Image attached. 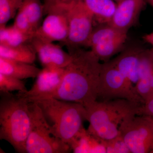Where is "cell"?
<instances>
[{
	"mask_svg": "<svg viewBox=\"0 0 153 153\" xmlns=\"http://www.w3.org/2000/svg\"><path fill=\"white\" fill-rule=\"evenodd\" d=\"M70 54L62 82L50 97L86 107L97 100L102 63L91 50L79 48Z\"/></svg>",
	"mask_w": 153,
	"mask_h": 153,
	"instance_id": "obj_1",
	"label": "cell"
},
{
	"mask_svg": "<svg viewBox=\"0 0 153 153\" xmlns=\"http://www.w3.org/2000/svg\"><path fill=\"white\" fill-rule=\"evenodd\" d=\"M142 105L124 99L96 100L85 107L89 123L87 130L101 140L114 138L120 134L119 128L124 120L137 114Z\"/></svg>",
	"mask_w": 153,
	"mask_h": 153,
	"instance_id": "obj_2",
	"label": "cell"
},
{
	"mask_svg": "<svg viewBox=\"0 0 153 153\" xmlns=\"http://www.w3.org/2000/svg\"><path fill=\"white\" fill-rule=\"evenodd\" d=\"M0 139L10 143L19 153H25L31 129L29 102L11 92H1Z\"/></svg>",
	"mask_w": 153,
	"mask_h": 153,
	"instance_id": "obj_3",
	"label": "cell"
},
{
	"mask_svg": "<svg viewBox=\"0 0 153 153\" xmlns=\"http://www.w3.org/2000/svg\"><path fill=\"white\" fill-rule=\"evenodd\" d=\"M31 102L40 106L53 133L68 145L84 128L83 121L87 120L86 108L80 103L52 97Z\"/></svg>",
	"mask_w": 153,
	"mask_h": 153,
	"instance_id": "obj_4",
	"label": "cell"
},
{
	"mask_svg": "<svg viewBox=\"0 0 153 153\" xmlns=\"http://www.w3.org/2000/svg\"><path fill=\"white\" fill-rule=\"evenodd\" d=\"M31 129L25 146V153H66L71 151L68 144L53 133L52 127L41 108L29 102Z\"/></svg>",
	"mask_w": 153,
	"mask_h": 153,
	"instance_id": "obj_5",
	"label": "cell"
},
{
	"mask_svg": "<svg viewBox=\"0 0 153 153\" xmlns=\"http://www.w3.org/2000/svg\"><path fill=\"white\" fill-rule=\"evenodd\" d=\"M65 9L69 25L68 38L63 44L69 53L87 44L94 25V17L82 0L57 3Z\"/></svg>",
	"mask_w": 153,
	"mask_h": 153,
	"instance_id": "obj_6",
	"label": "cell"
},
{
	"mask_svg": "<svg viewBox=\"0 0 153 153\" xmlns=\"http://www.w3.org/2000/svg\"><path fill=\"white\" fill-rule=\"evenodd\" d=\"M116 99H124L141 105L145 103L135 86L109 60L102 63L97 100Z\"/></svg>",
	"mask_w": 153,
	"mask_h": 153,
	"instance_id": "obj_7",
	"label": "cell"
},
{
	"mask_svg": "<svg viewBox=\"0 0 153 153\" xmlns=\"http://www.w3.org/2000/svg\"><path fill=\"white\" fill-rule=\"evenodd\" d=\"M119 131L131 153H151L153 150V123L151 117L130 115L121 124Z\"/></svg>",
	"mask_w": 153,
	"mask_h": 153,
	"instance_id": "obj_8",
	"label": "cell"
},
{
	"mask_svg": "<svg viewBox=\"0 0 153 153\" xmlns=\"http://www.w3.org/2000/svg\"><path fill=\"white\" fill-rule=\"evenodd\" d=\"M47 16L35 32L34 37L44 42L64 43L68 38L69 25L65 9L59 4L44 6Z\"/></svg>",
	"mask_w": 153,
	"mask_h": 153,
	"instance_id": "obj_9",
	"label": "cell"
},
{
	"mask_svg": "<svg viewBox=\"0 0 153 153\" xmlns=\"http://www.w3.org/2000/svg\"><path fill=\"white\" fill-rule=\"evenodd\" d=\"M66 67H44L39 72L31 89L25 93L19 92L17 95L25 98L29 102L50 97L60 87Z\"/></svg>",
	"mask_w": 153,
	"mask_h": 153,
	"instance_id": "obj_10",
	"label": "cell"
},
{
	"mask_svg": "<svg viewBox=\"0 0 153 153\" xmlns=\"http://www.w3.org/2000/svg\"><path fill=\"white\" fill-rule=\"evenodd\" d=\"M30 44L35 49L43 68H64L72 60V55L53 43L44 42L34 37Z\"/></svg>",
	"mask_w": 153,
	"mask_h": 153,
	"instance_id": "obj_11",
	"label": "cell"
},
{
	"mask_svg": "<svg viewBox=\"0 0 153 153\" xmlns=\"http://www.w3.org/2000/svg\"><path fill=\"white\" fill-rule=\"evenodd\" d=\"M144 0H121L118 2L109 24L127 33L134 25L144 6Z\"/></svg>",
	"mask_w": 153,
	"mask_h": 153,
	"instance_id": "obj_12",
	"label": "cell"
},
{
	"mask_svg": "<svg viewBox=\"0 0 153 153\" xmlns=\"http://www.w3.org/2000/svg\"><path fill=\"white\" fill-rule=\"evenodd\" d=\"M142 49L125 50L111 60L123 75L135 86L140 79V64Z\"/></svg>",
	"mask_w": 153,
	"mask_h": 153,
	"instance_id": "obj_13",
	"label": "cell"
},
{
	"mask_svg": "<svg viewBox=\"0 0 153 153\" xmlns=\"http://www.w3.org/2000/svg\"><path fill=\"white\" fill-rule=\"evenodd\" d=\"M68 145L74 153H106L104 140L84 128Z\"/></svg>",
	"mask_w": 153,
	"mask_h": 153,
	"instance_id": "obj_14",
	"label": "cell"
},
{
	"mask_svg": "<svg viewBox=\"0 0 153 153\" xmlns=\"http://www.w3.org/2000/svg\"><path fill=\"white\" fill-rule=\"evenodd\" d=\"M41 69L30 64L0 57V73L23 79L36 78Z\"/></svg>",
	"mask_w": 153,
	"mask_h": 153,
	"instance_id": "obj_15",
	"label": "cell"
},
{
	"mask_svg": "<svg viewBox=\"0 0 153 153\" xmlns=\"http://www.w3.org/2000/svg\"><path fill=\"white\" fill-rule=\"evenodd\" d=\"M92 13L97 25L109 24L114 16L117 4L113 0H82Z\"/></svg>",
	"mask_w": 153,
	"mask_h": 153,
	"instance_id": "obj_16",
	"label": "cell"
},
{
	"mask_svg": "<svg viewBox=\"0 0 153 153\" xmlns=\"http://www.w3.org/2000/svg\"><path fill=\"white\" fill-rule=\"evenodd\" d=\"M36 55L30 43L13 47L0 44V57L33 64L36 60Z\"/></svg>",
	"mask_w": 153,
	"mask_h": 153,
	"instance_id": "obj_17",
	"label": "cell"
},
{
	"mask_svg": "<svg viewBox=\"0 0 153 153\" xmlns=\"http://www.w3.org/2000/svg\"><path fill=\"white\" fill-rule=\"evenodd\" d=\"M94 27L87 47L127 36V33L119 30L109 24L97 25Z\"/></svg>",
	"mask_w": 153,
	"mask_h": 153,
	"instance_id": "obj_18",
	"label": "cell"
},
{
	"mask_svg": "<svg viewBox=\"0 0 153 153\" xmlns=\"http://www.w3.org/2000/svg\"><path fill=\"white\" fill-rule=\"evenodd\" d=\"M127 36L97 44L91 50L100 61H109L114 55L120 52L126 41Z\"/></svg>",
	"mask_w": 153,
	"mask_h": 153,
	"instance_id": "obj_19",
	"label": "cell"
},
{
	"mask_svg": "<svg viewBox=\"0 0 153 153\" xmlns=\"http://www.w3.org/2000/svg\"><path fill=\"white\" fill-rule=\"evenodd\" d=\"M33 36L25 34L14 26L0 27V44L13 47L30 43Z\"/></svg>",
	"mask_w": 153,
	"mask_h": 153,
	"instance_id": "obj_20",
	"label": "cell"
},
{
	"mask_svg": "<svg viewBox=\"0 0 153 153\" xmlns=\"http://www.w3.org/2000/svg\"><path fill=\"white\" fill-rule=\"evenodd\" d=\"M19 8L27 15L36 31L41 25L44 15V6L41 0H23Z\"/></svg>",
	"mask_w": 153,
	"mask_h": 153,
	"instance_id": "obj_21",
	"label": "cell"
},
{
	"mask_svg": "<svg viewBox=\"0 0 153 153\" xmlns=\"http://www.w3.org/2000/svg\"><path fill=\"white\" fill-rule=\"evenodd\" d=\"M15 91L20 93L28 91L25 82L22 79L0 73V92H11Z\"/></svg>",
	"mask_w": 153,
	"mask_h": 153,
	"instance_id": "obj_22",
	"label": "cell"
},
{
	"mask_svg": "<svg viewBox=\"0 0 153 153\" xmlns=\"http://www.w3.org/2000/svg\"><path fill=\"white\" fill-rule=\"evenodd\" d=\"M137 93L145 103L153 98V74L141 78L135 85Z\"/></svg>",
	"mask_w": 153,
	"mask_h": 153,
	"instance_id": "obj_23",
	"label": "cell"
},
{
	"mask_svg": "<svg viewBox=\"0 0 153 153\" xmlns=\"http://www.w3.org/2000/svg\"><path fill=\"white\" fill-rule=\"evenodd\" d=\"M19 9L12 0H0V27L6 26L9 21L15 18Z\"/></svg>",
	"mask_w": 153,
	"mask_h": 153,
	"instance_id": "obj_24",
	"label": "cell"
},
{
	"mask_svg": "<svg viewBox=\"0 0 153 153\" xmlns=\"http://www.w3.org/2000/svg\"><path fill=\"white\" fill-rule=\"evenodd\" d=\"M103 140L106 153H131L120 134L111 139Z\"/></svg>",
	"mask_w": 153,
	"mask_h": 153,
	"instance_id": "obj_25",
	"label": "cell"
},
{
	"mask_svg": "<svg viewBox=\"0 0 153 153\" xmlns=\"http://www.w3.org/2000/svg\"><path fill=\"white\" fill-rule=\"evenodd\" d=\"M13 25L23 33L34 37L36 30L33 28L27 15L21 9L18 10Z\"/></svg>",
	"mask_w": 153,
	"mask_h": 153,
	"instance_id": "obj_26",
	"label": "cell"
},
{
	"mask_svg": "<svg viewBox=\"0 0 153 153\" xmlns=\"http://www.w3.org/2000/svg\"><path fill=\"white\" fill-rule=\"evenodd\" d=\"M137 115L153 117V98L140 107Z\"/></svg>",
	"mask_w": 153,
	"mask_h": 153,
	"instance_id": "obj_27",
	"label": "cell"
},
{
	"mask_svg": "<svg viewBox=\"0 0 153 153\" xmlns=\"http://www.w3.org/2000/svg\"><path fill=\"white\" fill-rule=\"evenodd\" d=\"M143 39L145 42L150 44L153 47V32L145 35L143 37Z\"/></svg>",
	"mask_w": 153,
	"mask_h": 153,
	"instance_id": "obj_28",
	"label": "cell"
},
{
	"mask_svg": "<svg viewBox=\"0 0 153 153\" xmlns=\"http://www.w3.org/2000/svg\"><path fill=\"white\" fill-rule=\"evenodd\" d=\"M71 1H73V0H44V5H48L57 3L65 2Z\"/></svg>",
	"mask_w": 153,
	"mask_h": 153,
	"instance_id": "obj_29",
	"label": "cell"
},
{
	"mask_svg": "<svg viewBox=\"0 0 153 153\" xmlns=\"http://www.w3.org/2000/svg\"><path fill=\"white\" fill-rule=\"evenodd\" d=\"M12 1L15 3L17 7H18L19 9V8H20V7L22 5V1H23V0H12Z\"/></svg>",
	"mask_w": 153,
	"mask_h": 153,
	"instance_id": "obj_30",
	"label": "cell"
},
{
	"mask_svg": "<svg viewBox=\"0 0 153 153\" xmlns=\"http://www.w3.org/2000/svg\"><path fill=\"white\" fill-rule=\"evenodd\" d=\"M149 4L153 7V0H147Z\"/></svg>",
	"mask_w": 153,
	"mask_h": 153,
	"instance_id": "obj_31",
	"label": "cell"
},
{
	"mask_svg": "<svg viewBox=\"0 0 153 153\" xmlns=\"http://www.w3.org/2000/svg\"><path fill=\"white\" fill-rule=\"evenodd\" d=\"M115 1H118V2L120 1H121V0H115Z\"/></svg>",
	"mask_w": 153,
	"mask_h": 153,
	"instance_id": "obj_32",
	"label": "cell"
},
{
	"mask_svg": "<svg viewBox=\"0 0 153 153\" xmlns=\"http://www.w3.org/2000/svg\"><path fill=\"white\" fill-rule=\"evenodd\" d=\"M152 121L153 123V117H152Z\"/></svg>",
	"mask_w": 153,
	"mask_h": 153,
	"instance_id": "obj_33",
	"label": "cell"
},
{
	"mask_svg": "<svg viewBox=\"0 0 153 153\" xmlns=\"http://www.w3.org/2000/svg\"><path fill=\"white\" fill-rule=\"evenodd\" d=\"M151 153H153V150L152 151V152H151Z\"/></svg>",
	"mask_w": 153,
	"mask_h": 153,
	"instance_id": "obj_34",
	"label": "cell"
}]
</instances>
